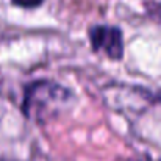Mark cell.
I'll use <instances>...</instances> for the list:
<instances>
[{
    "label": "cell",
    "instance_id": "277c9868",
    "mask_svg": "<svg viewBox=\"0 0 161 161\" xmlns=\"http://www.w3.org/2000/svg\"><path fill=\"white\" fill-rule=\"evenodd\" d=\"M0 161H13V160H0Z\"/></svg>",
    "mask_w": 161,
    "mask_h": 161
},
{
    "label": "cell",
    "instance_id": "6da1fadb",
    "mask_svg": "<svg viewBox=\"0 0 161 161\" xmlns=\"http://www.w3.org/2000/svg\"><path fill=\"white\" fill-rule=\"evenodd\" d=\"M72 97L70 91L64 86L55 81L41 80L25 88L22 109L30 120L46 124L64 113V109L70 105Z\"/></svg>",
    "mask_w": 161,
    "mask_h": 161
},
{
    "label": "cell",
    "instance_id": "7a4b0ae2",
    "mask_svg": "<svg viewBox=\"0 0 161 161\" xmlns=\"http://www.w3.org/2000/svg\"><path fill=\"white\" fill-rule=\"evenodd\" d=\"M89 39L96 52H102L111 59H119L124 53L122 33L117 27L96 25L89 31Z\"/></svg>",
    "mask_w": 161,
    "mask_h": 161
},
{
    "label": "cell",
    "instance_id": "3957f363",
    "mask_svg": "<svg viewBox=\"0 0 161 161\" xmlns=\"http://www.w3.org/2000/svg\"><path fill=\"white\" fill-rule=\"evenodd\" d=\"M44 0H13L14 5L22 6V8H36L42 3Z\"/></svg>",
    "mask_w": 161,
    "mask_h": 161
}]
</instances>
